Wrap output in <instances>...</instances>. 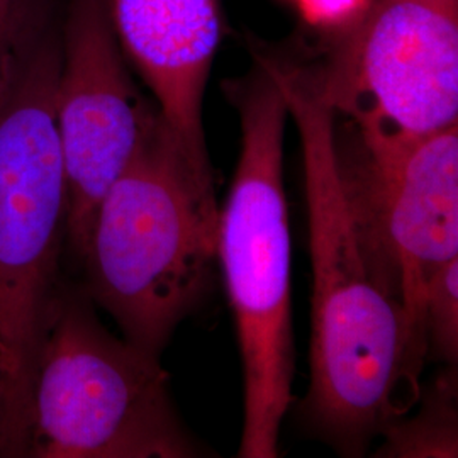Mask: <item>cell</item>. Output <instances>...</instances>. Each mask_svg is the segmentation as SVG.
<instances>
[{"label":"cell","instance_id":"6da1fadb","mask_svg":"<svg viewBox=\"0 0 458 458\" xmlns=\"http://www.w3.org/2000/svg\"><path fill=\"white\" fill-rule=\"evenodd\" d=\"M260 56L285 96L302 149L314 285L311 382L301 411L319 440L344 457H361L420 403L426 359L361 248L338 174L333 111L304 65Z\"/></svg>","mask_w":458,"mask_h":458},{"label":"cell","instance_id":"7a4b0ae2","mask_svg":"<svg viewBox=\"0 0 458 458\" xmlns=\"http://www.w3.org/2000/svg\"><path fill=\"white\" fill-rule=\"evenodd\" d=\"M219 206L199 164L160 114L100 199L79 268L82 289L123 338L155 357L202 304L217 267Z\"/></svg>","mask_w":458,"mask_h":458},{"label":"cell","instance_id":"3957f363","mask_svg":"<svg viewBox=\"0 0 458 458\" xmlns=\"http://www.w3.org/2000/svg\"><path fill=\"white\" fill-rule=\"evenodd\" d=\"M225 89L242 121V153L217 226V265L243 363L245 416L238 457L276 458L295 370L291 228L284 191L289 109L260 55L250 75Z\"/></svg>","mask_w":458,"mask_h":458},{"label":"cell","instance_id":"277c9868","mask_svg":"<svg viewBox=\"0 0 458 458\" xmlns=\"http://www.w3.org/2000/svg\"><path fill=\"white\" fill-rule=\"evenodd\" d=\"M60 51L36 49L0 100V437L26 457L34 361L62 284L65 165L55 94Z\"/></svg>","mask_w":458,"mask_h":458},{"label":"cell","instance_id":"5b68a950","mask_svg":"<svg viewBox=\"0 0 458 458\" xmlns=\"http://www.w3.org/2000/svg\"><path fill=\"white\" fill-rule=\"evenodd\" d=\"M160 357L102 325L81 284L62 280L34 361L26 457L197 458Z\"/></svg>","mask_w":458,"mask_h":458},{"label":"cell","instance_id":"8992f818","mask_svg":"<svg viewBox=\"0 0 458 458\" xmlns=\"http://www.w3.org/2000/svg\"><path fill=\"white\" fill-rule=\"evenodd\" d=\"M335 117L370 145L457 124L458 0H377L304 66Z\"/></svg>","mask_w":458,"mask_h":458},{"label":"cell","instance_id":"52a82bcc","mask_svg":"<svg viewBox=\"0 0 458 458\" xmlns=\"http://www.w3.org/2000/svg\"><path fill=\"white\" fill-rule=\"evenodd\" d=\"M335 147L361 248L426 359L428 285L458 259L457 124L416 141L370 145L335 121Z\"/></svg>","mask_w":458,"mask_h":458},{"label":"cell","instance_id":"ba28073f","mask_svg":"<svg viewBox=\"0 0 458 458\" xmlns=\"http://www.w3.org/2000/svg\"><path fill=\"white\" fill-rule=\"evenodd\" d=\"M55 114L68 191L65 253L79 265L100 199L160 117L124 66L107 0L72 5Z\"/></svg>","mask_w":458,"mask_h":458},{"label":"cell","instance_id":"9c48e42d","mask_svg":"<svg viewBox=\"0 0 458 458\" xmlns=\"http://www.w3.org/2000/svg\"><path fill=\"white\" fill-rule=\"evenodd\" d=\"M115 36L157 107L199 164H209L202 98L221 39L217 0H107Z\"/></svg>","mask_w":458,"mask_h":458},{"label":"cell","instance_id":"30bf717a","mask_svg":"<svg viewBox=\"0 0 458 458\" xmlns=\"http://www.w3.org/2000/svg\"><path fill=\"white\" fill-rule=\"evenodd\" d=\"M421 408L412 416L395 418L380 433L384 445L376 457L450 458L458 454L457 365L421 389Z\"/></svg>","mask_w":458,"mask_h":458},{"label":"cell","instance_id":"8fae6325","mask_svg":"<svg viewBox=\"0 0 458 458\" xmlns=\"http://www.w3.org/2000/svg\"><path fill=\"white\" fill-rule=\"evenodd\" d=\"M426 359L455 367L458 361V259L446 263L428 285Z\"/></svg>","mask_w":458,"mask_h":458},{"label":"cell","instance_id":"7c38bea8","mask_svg":"<svg viewBox=\"0 0 458 458\" xmlns=\"http://www.w3.org/2000/svg\"><path fill=\"white\" fill-rule=\"evenodd\" d=\"M41 0H0V100L39 45H34Z\"/></svg>","mask_w":458,"mask_h":458},{"label":"cell","instance_id":"4fadbf2b","mask_svg":"<svg viewBox=\"0 0 458 458\" xmlns=\"http://www.w3.org/2000/svg\"><path fill=\"white\" fill-rule=\"evenodd\" d=\"M314 28L342 33L365 16L374 0H291Z\"/></svg>","mask_w":458,"mask_h":458},{"label":"cell","instance_id":"5bb4252c","mask_svg":"<svg viewBox=\"0 0 458 458\" xmlns=\"http://www.w3.org/2000/svg\"><path fill=\"white\" fill-rule=\"evenodd\" d=\"M0 457H5V446H4V442H2V437H0Z\"/></svg>","mask_w":458,"mask_h":458}]
</instances>
